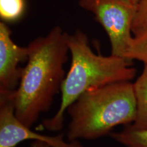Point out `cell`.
I'll use <instances>...</instances> for the list:
<instances>
[{
	"instance_id": "4fadbf2b",
	"label": "cell",
	"mask_w": 147,
	"mask_h": 147,
	"mask_svg": "<svg viewBox=\"0 0 147 147\" xmlns=\"http://www.w3.org/2000/svg\"><path fill=\"white\" fill-rule=\"evenodd\" d=\"M127 1H129V2H131L132 3H134V4L137 5L138 3H139V1H140V0H127Z\"/></svg>"
},
{
	"instance_id": "30bf717a",
	"label": "cell",
	"mask_w": 147,
	"mask_h": 147,
	"mask_svg": "<svg viewBox=\"0 0 147 147\" xmlns=\"http://www.w3.org/2000/svg\"><path fill=\"white\" fill-rule=\"evenodd\" d=\"M125 59L130 61H140L147 64V29L134 35Z\"/></svg>"
},
{
	"instance_id": "277c9868",
	"label": "cell",
	"mask_w": 147,
	"mask_h": 147,
	"mask_svg": "<svg viewBox=\"0 0 147 147\" xmlns=\"http://www.w3.org/2000/svg\"><path fill=\"white\" fill-rule=\"evenodd\" d=\"M78 5L91 12L104 29L109 38L110 55L125 59L133 38L132 23L137 5L127 0H78Z\"/></svg>"
},
{
	"instance_id": "9c48e42d",
	"label": "cell",
	"mask_w": 147,
	"mask_h": 147,
	"mask_svg": "<svg viewBox=\"0 0 147 147\" xmlns=\"http://www.w3.org/2000/svg\"><path fill=\"white\" fill-rule=\"evenodd\" d=\"M25 10V0H0V18L6 23L21 19Z\"/></svg>"
},
{
	"instance_id": "7a4b0ae2",
	"label": "cell",
	"mask_w": 147,
	"mask_h": 147,
	"mask_svg": "<svg viewBox=\"0 0 147 147\" xmlns=\"http://www.w3.org/2000/svg\"><path fill=\"white\" fill-rule=\"evenodd\" d=\"M71 64L61 88V102L57 113L42 122L44 129L60 131L63 127L67 108L88 90L121 81H131L137 70L132 61L93 52L82 31L67 34Z\"/></svg>"
},
{
	"instance_id": "7c38bea8",
	"label": "cell",
	"mask_w": 147,
	"mask_h": 147,
	"mask_svg": "<svg viewBox=\"0 0 147 147\" xmlns=\"http://www.w3.org/2000/svg\"><path fill=\"white\" fill-rule=\"evenodd\" d=\"M18 147V146H16ZM28 147H52L51 145L47 144V143L40 142V141H32Z\"/></svg>"
},
{
	"instance_id": "ba28073f",
	"label": "cell",
	"mask_w": 147,
	"mask_h": 147,
	"mask_svg": "<svg viewBox=\"0 0 147 147\" xmlns=\"http://www.w3.org/2000/svg\"><path fill=\"white\" fill-rule=\"evenodd\" d=\"M109 136L124 147H147V129L136 131L125 127L119 131H112Z\"/></svg>"
},
{
	"instance_id": "6da1fadb",
	"label": "cell",
	"mask_w": 147,
	"mask_h": 147,
	"mask_svg": "<svg viewBox=\"0 0 147 147\" xmlns=\"http://www.w3.org/2000/svg\"><path fill=\"white\" fill-rule=\"evenodd\" d=\"M67 34L61 27L55 26L46 36L31 41L19 84L14 91H6L17 118L29 127L51 109L55 97L61 92L69 53Z\"/></svg>"
},
{
	"instance_id": "52a82bcc",
	"label": "cell",
	"mask_w": 147,
	"mask_h": 147,
	"mask_svg": "<svg viewBox=\"0 0 147 147\" xmlns=\"http://www.w3.org/2000/svg\"><path fill=\"white\" fill-rule=\"evenodd\" d=\"M133 83L134 95L136 101V115L131 125L125 126L131 130L142 131L147 129V64Z\"/></svg>"
},
{
	"instance_id": "3957f363",
	"label": "cell",
	"mask_w": 147,
	"mask_h": 147,
	"mask_svg": "<svg viewBox=\"0 0 147 147\" xmlns=\"http://www.w3.org/2000/svg\"><path fill=\"white\" fill-rule=\"evenodd\" d=\"M69 141L95 140L121 125H131L136 115L133 83L121 81L84 92L67 108Z\"/></svg>"
},
{
	"instance_id": "5b68a950",
	"label": "cell",
	"mask_w": 147,
	"mask_h": 147,
	"mask_svg": "<svg viewBox=\"0 0 147 147\" xmlns=\"http://www.w3.org/2000/svg\"><path fill=\"white\" fill-rule=\"evenodd\" d=\"M25 140L40 141L52 147H84L80 141L65 140L62 133L48 136L32 131L17 118L8 93L0 91V147H16Z\"/></svg>"
},
{
	"instance_id": "8fae6325",
	"label": "cell",
	"mask_w": 147,
	"mask_h": 147,
	"mask_svg": "<svg viewBox=\"0 0 147 147\" xmlns=\"http://www.w3.org/2000/svg\"><path fill=\"white\" fill-rule=\"evenodd\" d=\"M131 29L134 35L147 29V0H140L137 4Z\"/></svg>"
},
{
	"instance_id": "8992f818",
	"label": "cell",
	"mask_w": 147,
	"mask_h": 147,
	"mask_svg": "<svg viewBox=\"0 0 147 147\" xmlns=\"http://www.w3.org/2000/svg\"><path fill=\"white\" fill-rule=\"evenodd\" d=\"M8 24L0 22V91H12L17 88L22 69L19 64L27 62V47H20L12 39Z\"/></svg>"
}]
</instances>
